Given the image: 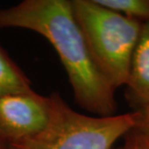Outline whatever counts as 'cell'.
<instances>
[{
	"instance_id": "cell-2",
	"label": "cell",
	"mask_w": 149,
	"mask_h": 149,
	"mask_svg": "<svg viewBox=\"0 0 149 149\" xmlns=\"http://www.w3.org/2000/svg\"><path fill=\"white\" fill-rule=\"evenodd\" d=\"M49 117L40 132L10 143L11 149H112L136 127L139 111L111 116L83 114L72 109L57 92L49 96Z\"/></svg>"
},
{
	"instance_id": "cell-3",
	"label": "cell",
	"mask_w": 149,
	"mask_h": 149,
	"mask_svg": "<svg viewBox=\"0 0 149 149\" xmlns=\"http://www.w3.org/2000/svg\"><path fill=\"white\" fill-rule=\"evenodd\" d=\"M71 5L97 68L115 90L127 85L142 22L109 10L96 0H72Z\"/></svg>"
},
{
	"instance_id": "cell-10",
	"label": "cell",
	"mask_w": 149,
	"mask_h": 149,
	"mask_svg": "<svg viewBox=\"0 0 149 149\" xmlns=\"http://www.w3.org/2000/svg\"><path fill=\"white\" fill-rule=\"evenodd\" d=\"M0 149H11V148L8 142H6L2 139H0Z\"/></svg>"
},
{
	"instance_id": "cell-9",
	"label": "cell",
	"mask_w": 149,
	"mask_h": 149,
	"mask_svg": "<svg viewBox=\"0 0 149 149\" xmlns=\"http://www.w3.org/2000/svg\"><path fill=\"white\" fill-rule=\"evenodd\" d=\"M127 136V141L126 144H125L126 149H149V145L145 143L133 131H131Z\"/></svg>"
},
{
	"instance_id": "cell-5",
	"label": "cell",
	"mask_w": 149,
	"mask_h": 149,
	"mask_svg": "<svg viewBox=\"0 0 149 149\" xmlns=\"http://www.w3.org/2000/svg\"><path fill=\"white\" fill-rule=\"evenodd\" d=\"M126 86L139 105L149 101V20L141 24Z\"/></svg>"
},
{
	"instance_id": "cell-1",
	"label": "cell",
	"mask_w": 149,
	"mask_h": 149,
	"mask_svg": "<svg viewBox=\"0 0 149 149\" xmlns=\"http://www.w3.org/2000/svg\"><path fill=\"white\" fill-rule=\"evenodd\" d=\"M24 28L42 35L56 50L74 102L94 116L116 114L115 89L97 68L69 0H24L0 9V28Z\"/></svg>"
},
{
	"instance_id": "cell-8",
	"label": "cell",
	"mask_w": 149,
	"mask_h": 149,
	"mask_svg": "<svg viewBox=\"0 0 149 149\" xmlns=\"http://www.w3.org/2000/svg\"><path fill=\"white\" fill-rule=\"evenodd\" d=\"M138 111L139 113L138 123L132 131L149 145V101L141 104Z\"/></svg>"
},
{
	"instance_id": "cell-7",
	"label": "cell",
	"mask_w": 149,
	"mask_h": 149,
	"mask_svg": "<svg viewBox=\"0 0 149 149\" xmlns=\"http://www.w3.org/2000/svg\"><path fill=\"white\" fill-rule=\"evenodd\" d=\"M100 5L130 19L149 20V0H96Z\"/></svg>"
},
{
	"instance_id": "cell-4",
	"label": "cell",
	"mask_w": 149,
	"mask_h": 149,
	"mask_svg": "<svg viewBox=\"0 0 149 149\" xmlns=\"http://www.w3.org/2000/svg\"><path fill=\"white\" fill-rule=\"evenodd\" d=\"M49 117V96L33 91L0 97V139L10 144L33 136L46 126Z\"/></svg>"
},
{
	"instance_id": "cell-11",
	"label": "cell",
	"mask_w": 149,
	"mask_h": 149,
	"mask_svg": "<svg viewBox=\"0 0 149 149\" xmlns=\"http://www.w3.org/2000/svg\"><path fill=\"white\" fill-rule=\"evenodd\" d=\"M117 149H126V148H125V146H123V147H119V148H117Z\"/></svg>"
},
{
	"instance_id": "cell-6",
	"label": "cell",
	"mask_w": 149,
	"mask_h": 149,
	"mask_svg": "<svg viewBox=\"0 0 149 149\" xmlns=\"http://www.w3.org/2000/svg\"><path fill=\"white\" fill-rule=\"evenodd\" d=\"M33 91L30 79L0 45V97Z\"/></svg>"
}]
</instances>
